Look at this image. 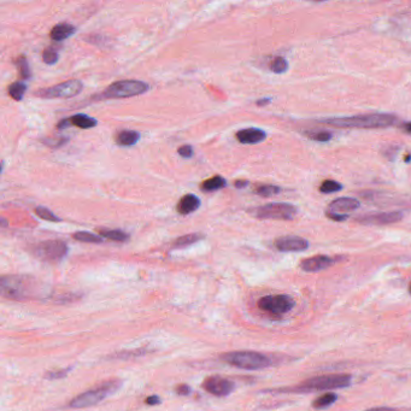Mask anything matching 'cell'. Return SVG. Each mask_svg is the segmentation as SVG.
<instances>
[{"instance_id":"cell-5","label":"cell","mask_w":411,"mask_h":411,"mask_svg":"<svg viewBox=\"0 0 411 411\" xmlns=\"http://www.w3.org/2000/svg\"><path fill=\"white\" fill-rule=\"evenodd\" d=\"M351 376L345 374H333V375H321L305 380L300 385L293 387L291 392H312V391H327L344 388L351 385Z\"/></svg>"},{"instance_id":"cell-16","label":"cell","mask_w":411,"mask_h":411,"mask_svg":"<svg viewBox=\"0 0 411 411\" xmlns=\"http://www.w3.org/2000/svg\"><path fill=\"white\" fill-rule=\"evenodd\" d=\"M236 140L241 142V144L245 145H252V144H258V142H262L263 140H266L267 134L266 132L262 131L259 128H246L243 129V131H239L236 133Z\"/></svg>"},{"instance_id":"cell-21","label":"cell","mask_w":411,"mask_h":411,"mask_svg":"<svg viewBox=\"0 0 411 411\" xmlns=\"http://www.w3.org/2000/svg\"><path fill=\"white\" fill-rule=\"evenodd\" d=\"M204 237L203 234L200 233H192V234H187V235H183L179 239H176L172 244V247L174 249H182V247H187L192 244H196L200 241Z\"/></svg>"},{"instance_id":"cell-17","label":"cell","mask_w":411,"mask_h":411,"mask_svg":"<svg viewBox=\"0 0 411 411\" xmlns=\"http://www.w3.org/2000/svg\"><path fill=\"white\" fill-rule=\"evenodd\" d=\"M200 208V199L194 194H186L179 200L176 210L180 215H189Z\"/></svg>"},{"instance_id":"cell-27","label":"cell","mask_w":411,"mask_h":411,"mask_svg":"<svg viewBox=\"0 0 411 411\" xmlns=\"http://www.w3.org/2000/svg\"><path fill=\"white\" fill-rule=\"evenodd\" d=\"M26 91H27V86L22 82H13L9 86L10 97H11L12 99L16 101H19L23 99V96H25Z\"/></svg>"},{"instance_id":"cell-36","label":"cell","mask_w":411,"mask_h":411,"mask_svg":"<svg viewBox=\"0 0 411 411\" xmlns=\"http://www.w3.org/2000/svg\"><path fill=\"white\" fill-rule=\"evenodd\" d=\"M68 373H69V369L59 370V372H50V373L46 374V379H50V380L62 379V378H64V376L67 375Z\"/></svg>"},{"instance_id":"cell-42","label":"cell","mask_w":411,"mask_h":411,"mask_svg":"<svg viewBox=\"0 0 411 411\" xmlns=\"http://www.w3.org/2000/svg\"><path fill=\"white\" fill-rule=\"evenodd\" d=\"M405 131L409 132V133H411V122H410V123L405 124Z\"/></svg>"},{"instance_id":"cell-9","label":"cell","mask_w":411,"mask_h":411,"mask_svg":"<svg viewBox=\"0 0 411 411\" xmlns=\"http://www.w3.org/2000/svg\"><path fill=\"white\" fill-rule=\"evenodd\" d=\"M83 84L80 80H69L50 88H44L36 92L40 98L45 99H66V98H73L81 93Z\"/></svg>"},{"instance_id":"cell-40","label":"cell","mask_w":411,"mask_h":411,"mask_svg":"<svg viewBox=\"0 0 411 411\" xmlns=\"http://www.w3.org/2000/svg\"><path fill=\"white\" fill-rule=\"evenodd\" d=\"M247 185H249V182L247 181H236L234 183V186H235L236 188H243V187H246Z\"/></svg>"},{"instance_id":"cell-6","label":"cell","mask_w":411,"mask_h":411,"mask_svg":"<svg viewBox=\"0 0 411 411\" xmlns=\"http://www.w3.org/2000/svg\"><path fill=\"white\" fill-rule=\"evenodd\" d=\"M148 91V84L139 80H123L112 83L97 99H121L140 96Z\"/></svg>"},{"instance_id":"cell-41","label":"cell","mask_w":411,"mask_h":411,"mask_svg":"<svg viewBox=\"0 0 411 411\" xmlns=\"http://www.w3.org/2000/svg\"><path fill=\"white\" fill-rule=\"evenodd\" d=\"M270 101V99H262V100H258L257 101V105H259V106H263V105L268 104Z\"/></svg>"},{"instance_id":"cell-2","label":"cell","mask_w":411,"mask_h":411,"mask_svg":"<svg viewBox=\"0 0 411 411\" xmlns=\"http://www.w3.org/2000/svg\"><path fill=\"white\" fill-rule=\"evenodd\" d=\"M2 294L11 300H28L39 294V286L32 277L9 275L2 277Z\"/></svg>"},{"instance_id":"cell-13","label":"cell","mask_w":411,"mask_h":411,"mask_svg":"<svg viewBox=\"0 0 411 411\" xmlns=\"http://www.w3.org/2000/svg\"><path fill=\"white\" fill-rule=\"evenodd\" d=\"M403 219V213L399 211L393 212H379L374 215H365L359 217L357 221L362 224H368V226H383V224L396 223Z\"/></svg>"},{"instance_id":"cell-1","label":"cell","mask_w":411,"mask_h":411,"mask_svg":"<svg viewBox=\"0 0 411 411\" xmlns=\"http://www.w3.org/2000/svg\"><path fill=\"white\" fill-rule=\"evenodd\" d=\"M322 123L334 125L339 128H359V129H372V128H387L396 124L398 122L395 115L390 114H370L359 115V116L351 117H336L322 120Z\"/></svg>"},{"instance_id":"cell-39","label":"cell","mask_w":411,"mask_h":411,"mask_svg":"<svg viewBox=\"0 0 411 411\" xmlns=\"http://www.w3.org/2000/svg\"><path fill=\"white\" fill-rule=\"evenodd\" d=\"M366 411H397L396 409H392V407H385V406H382V407H373V409H369V410H366Z\"/></svg>"},{"instance_id":"cell-23","label":"cell","mask_w":411,"mask_h":411,"mask_svg":"<svg viewBox=\"0 0 411 411\" xmlns=\"http://www.w3.org/2000/svg\"><path fill=\"white\" fill-rule=\"evenodd\" d=\"M100 235L106 237L109 240L112 241H118V243H124L129 239V235L123 230H118V229H100L99 230Z\"/></svg>"},{"instance_id":"cell-7","label":"cell","mask_w":411,"mask_h":411,"mask_svg":"<svg viewBox=\"0 0 411 411\" xmlns=\"http://www.w3.org/2000/svg\"><path fill=\"white\" fill-rule=\"evenodd\" d=\"M250 213L259 220L291 221L297 215V208L288 203H271L251 209Z\"/></svg>"},{"instance_id":"cell-8","label":"cell","mask_w":411,"mask_h":411,"mask_svg":"<svg viewBox=\"0 0 411 411\" xmlns=\"http://www.w3.org/2000/svg\"><path fill=\"white\" fill-rule=\"evenodd\" d=\"M32 253L44 262H59L67 256L68 246L60 240H45L32 247Z\"/></svg>"},{"instance_id":"cell-43","label":"cell","mask_w":411,"mask_h":411,"mask_svg":"<svg viewBox=\"0 0 411 411\" xmlns=\"http://www.w3.org/2000/svg\"><path fill=\"white\" fill-rule=\"evenodd\" d=\"M410 292H411V287H410Z\"/></svg>"},{"instance_id":"cell-37","label":"cell","mask_w":411,"mask_h":411,"mask_svg":"<svg viewBox=\"0 0 411 411\" xmlns=\"http://www.w3.org/2000/svg\"><path fill=\"white\" fill-rule=\"evenodd\" d=\"M176 392H178V395L180 396H187L191 393V387L187 385H180L178 386V388H176Z\"/></svg>"},{"instance_id":"cell-38","label":"cell","mask_w":411,"mask_h":411,"mask_svg":"<svg viewBox=\"0 0 411 411\" xmlns=\"http://www.w3.org/2000/svg\"><path fill=\"white\" fill-rule=\"evenodd\" d=\"M145 403L148 404V405H155V404L161 403V399H159V397H157V396H151V397H147V398H146Z\"/></svg>"},{"instance_id":"cell-28","label":"cell","mask_w":411,"mask_h":411,"mask_svg":"<svg viewBox=\"0 0 411 411\" xmlns=\"http://www.w3.org/2000/svg\"><path fill=\"white\" fill-rule=\"evenodd\" d=\"M280 192H281L280 187L274 185H259L254 188V193H256L257 196L266 197V198H268V197L276 196Z\"/></svg>"},{"instance_id":"cell-3","label":"cell","mask_w":411,"mask_h":411,"mask_svg":"<svg viewBox=\"0 0 411 411\" xmlns=\"http://www.w3.org/2000/svg\"><path fill=\"white\" fill-rule=\"evenodd\" d=\"M122 381L118 379L109 380L100 385H98L93 388L86 391V392L81 393L77 397L71 400L69 403V406L73 409H83V407H90L93 405H97L100 402H103L105 398L110 397L116 393L118 390L121 388Z\"/></svg>"},{"instance_id":"cell-35","label":"cell","mask_w":411,"mask_h":411,"mask_svg":"<svg viewBox=\"0 0 411 411\" xmlns=\"http://www.w3.org/2000/svg\"><path fill=\"white\" fill-rule=\"evenodd\" d=\"M47 146H51V147H58V146H62L64 142H67L66 138H49L42 140Z\"/></svg>"},{"instance_id":"cell-18","label":"cell","mask_w":411,"mask_h":411,"mask_svg":"<svg viewBox=\"0 0 411 411\" xmlns=\"http://www.w3.org/2000/svg\"><path fill=\"white\" fill-rule=\"evenodd\" d=\"M76 32V28L69 23H60V25L54 26L52 30L50 32V37L54 41H63L71 35H74Z\"/></svg>"},{"instance_id":"cell-20","label":"cell","mask_w":411,"mask_h":411,"mask_svg":"<svg viewBox=\"0 0 411 411\" xmlns=\"http://www.w3.org/2000/svg\"><path fill=\"white\" fill-rule=\"evenodd\" d=\"M140 140V134L134 131H123L116 135V142L123 147L133 146Z\"/></svg>"},{"instance_id":"cell-25","label":"cell","mask_w":411,"mask_h":411,"mask_svg":"<svg viewBox=\"0 0 411 411\" xmlns=\"http://www.w3.org/2000/svg\"><path fill=\"white\" fill-rule=\"evenodd\" d=\"M304 134H305V137L311 139V140L320 141V142H327L333 138V134L331 133V132L323 131V129H321V131H314V129H312V131L304 132Z\"/></svg>"},{"instance_id":"cell-14","label":"cell","mask_w":411,"mask_h":411,"mask_svg":"<svg viewBox=\"0 0 411 411\" xmlns=\"http://www.w3.org/2000/svg\"><path fill=\"white\" fill-rule=\"evenodd\" d=\"M359 206H361L359 200L350 198V197H342V198L334 199L329 204L327 212L338 213V215H348L349 212H352L355 210L359 209Z\"/></svg>"},{"instance_id":"cell-29","label":"cell","mask_w":411,"mask_h":411,"mask_svg":"<svg viewBox=\"0 0 411 411\" xmlns=\"http://www.w3.org/2000/svg\"><path fill=\"white\" fill-rule=\"evenodd\" d=\"M341 189H342L341 183L336 182L334 180H326V181L322 182V185L320 186V192L326 193V194L341 191Z\"/></svg>"},{"instance_id":"cell-12","label":"cell","mask_w":411,"mask_h":411,"mask_svg":"<svg viewBox=\"0 0 411 411\" xmlns=\"http://www.w3.org/2000/svg\"><path fill=\"white\" fill-rule=\"evenodd\" d=\"M275 247L281 252H301L309 247V241L297 235L281 236L275 240Z\"/></svg>"},{"instance_id":"cell-15","label":"cell","mask_w":411,"mask_h":411,"mask_svg":"<svg viewBox=\"0 0 411 411\" xmlns=\"http://www.w3.org/2000/svg\"><path fill=\"white\" fill-rule=\"evenodd\" d=\"M333 263H334V259L332 257L318 254V256H314L301 261L300 268L304 271H308V273H316V271L327 269V268L333 266Z\"/></svg>"},{"instance_id":"cell-4","label":"cell","mask_w":411,"mask_h":411,"mask_svg":"<svg viewBox=\"0 0 411 411\" xmlns=\"http://www.w3.org/2000/svg\"><path fill=\"white\" fill-rule=\"evenodd\" d=\"M221 359L227 364L246 370L264 369L271 364L270 358L268 356L254 351L227 352L221 356Z\"/></svg>"},{"instance_id":"cell-34","label":"cell","mask_w":411,"mask_h":411,"mask_svg":"<svg viewBox=\"0 0 411 411\" xmlns=\"http://www.w3.org/2000/svg\"><path fill=\"white\" fill-rule=\"evenodd\" d=\"M178 152L182 158L188 159L193 157V147L191 145H182L181 147H179Z\"/></svg>"},{"instance_id":"cell-32","label":"cell","mask_w":411,"mask_h":411,"mask_svg":"<svg viewBox=\"0 0 411 411\" xmlns=\"http://www.w3.org/2000/svg\"><path fill=\"white\" fill-rule=\"evenodd\" d=\"M42 60L44 63L49 64V66H53L58 62V52L54 50L53 47H47L42 52Z\"/></svg>"},{"instance_id":"cell-33","label":"cell","mask_w":411,"mask_h":411,"mask_svg":"<svg viewBox=\"0 0 411 411\" xmlns=\"http://www.w3.org/2000/svg\"><path fill=\"white\" fill-rule=\"evenodd\" d=\"M17 67H18V71H19V75L22 76V79H30V70H29V66H28V62H27V59L25 57H19L18 59H17Z\"/></svg>"},{"instance_id":"cell-30","label":"cell","mask_w":411,"mask_h":411,"mask_svg":"<svg viewBox=\"0 0 411 411\" xmlns=\"http://www.w3.org/2000/svg\"><path fill=\"white\" fill-rule=\"evenodd\" d=\"M270 70L275 74H284L285 71H287L288 69V63L287 60L283 58V57H276L271 60L270 63Z\"/></svg>"},{"instance_id":"cell-19","label":"cell","mask_w":411,"mask_h":411,"mask_svg":"<svg viewBox=\"0 0 411 411\" xmlns=\"http://www.w3.org/2000/svg\"><path fill=\"white\" fill-rule=\"evenodd\" d=\"M68 120H69L71 125H75V127H77L80 129H91V128H94L97 125L96 118L88 116V115H83V114L74 115V116L68 118Z\"/></svg>"},{"instance_id":"cell-22","label":"cell","mask_w":411,"mask_h":411,"mask_svg":"<svg viewBox=\"0 0 411 411\" xmlns=\"http://www.w3.org/2000/svg\"><path fill=\"white\" fill-rule=\"evenodd\" d=\"M226 185H227L226 179H223L222 176L216 175L211 179L205 180V181L202 183V186H200V188L205 192H212L223 188V187H226Z\"/></svg>"},{"instance_id":"cell-10","label":"cell","mask_w":411,"mask_h":411,"mask_svg":"<svg viewBox=\"0 0 411 411\" xmlns=\"http://www.w3.org/2000/svg\"><path fill=\"white\" fill-rule=\"evenodd\" d=\"M294 307V300L286 294L266 295L258 300V308L261 310L273 315H283L291 311Z\"/></svg>"},{"instance_id":"cell-24","label":"cell","mask_w":411,"mask_h":411,"mask_svg":"<svg viewBox=\"0 0 411 411\" xmlns=\"http://www.w3.org/2000/svg\"><path fill=\"white\" fill-rule=\"evenodd\" d=\"M336 398H338V396H336L335 393H333V392L325 393L323 396L318 397V398H316L314 400L312 406H314L315 409H323V407L332 405V404L336 400Z\"/></svg>"},{"instance_id":"cell-31","label":"cell","mask_w":411,"mask_h":411,"mask_svg":"<svg viewBox=\"0 0 411 411\" xmlns=\"http://www.w3.org/2000/svg\"><path fill=\"white\" fill-rule=\"evenodd\" d=\"M35 213L36 216H39L41 220L49 221V222H59L60 221L58 216H56L51 210L44 208V206H37V208H35Z\"/></svg>"},{"instance_id":"cell-11","label":"cell","mask_w":411,"mask_h":411,"mask_svg":"<svg viewBox=\"0 0 411 411\" xmlns=\"http://www.w3.org/2000/svg\"><path fill=\"white\" fill-rule=\"evenodd\" d=\"M203 387L206 392L216 397H226L232 393L234 383L230 380L222 376H210L203 382Z\"/></svg>"},{"instance_id":"cell-26","label":"cell","mask_w":411,"mask_h":411,"mask_svg":"<svg viewBox=\"0 0 411 411\" xmlns=\"http://www.w3.org/2000/svg\"><path fill=\"white\" fill-rule=\"evenodd\" d=\"M75 240L81 241V243H88V244H101L103 243V239L100 236L96 235V234L90 233V232H76L74 233L73 235Z\"/></svg>"}]
</instances>
